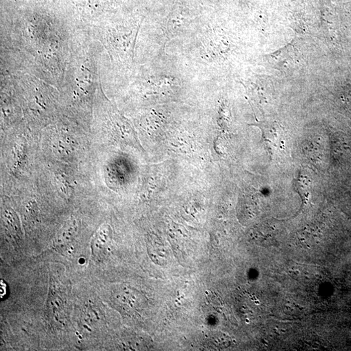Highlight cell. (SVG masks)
<instances>
[{"instance_id": "5", "label": "cell", "mask_w": 351, "mask_h": 351, "mask_svg": "<svg viewBox=\"0 0 351 351\" xmlns=\"http://www.w3.org/2000/svg\"><path fill=\"white\" fill-rule=\"evenodd\" d=\"M48 302L50 310L52 311L53 314L57 315V317H59L60 313H61L64 308L63 300L58 295L54 293V294L51 295Z\"/></svg>"}, {"instance_id": "3", "label": "cell", "mask_w": 351, "mask_h": 351, "mask_svg": "<svg viewBox=\"0 0 351 351\" xmlns=\"http://www.w3.org/2000/svg\"><path fill=\"white\" fill-rule=\"evenodd\" d=\"M83 319L87 325L97 326L102 321V312L92 304L86 306L83 311Z\"/></svg>"}, {"instance_id": "4", "label": "cell", "mask_w": 351, "mask_h": 351, "mask_svg": "<svg viewBox=\"0 0 351 351\" xmlns=\"http://www.w3.org/2000/svg\"><path fill=\"white\" fill-rule=\"evenodd\" d=\"M4 220L6 223L7 228L15 235H19L20 226L19 222L14 212L11 210H7L4 213Z\"/></svg>"}, {"instance_id": "1", "label": "cell", "mask_w": 351, "mask_h": 351, "mask_svg": "<svg viewBox=\"0 0 351 351\" xmlns=\"http://www.w3.org/2000/svg\"><path fill=\"white\" fill-rule=\"evenodd\" d=\"M111 242V230L108 225L101 226L98 230L91 242V251L93 258L97 263L106 258L110 251Z\"/></svg>"}, {"instance_id": "2", "label": "cell", "mask_w": 351, "mask_h": 351, "mask_svg": "<svg viewBox=\"0 0 351 351\" xmlns=\"http://www.w3.org/2000/svg\"><path fill=\"white\" fill-rule=\"evenodd\" d=\"M77 229L76 221L74 220L68 221L57 235L55 240V247L62 249L71 243L76 234Z\"/></svg>"}]
</instances>
